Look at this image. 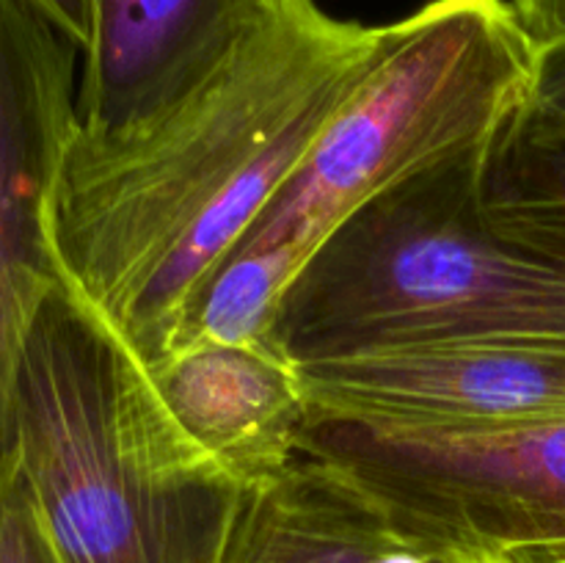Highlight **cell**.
<instances>
[{"label": "cell", "instance_id": "obj_1", "mask_svg": "<svg viewBox=\"0 0 565 563\" xmlns=\"http://www.w3.org/2000/svg\"><path fill=\"white\" fill-rule=\"evenodd\" d=\"M386 25L270 0L230 59L114 138L72 136L53 202L64 279L143 368L384 47Z\"/></svg>", "mask_w": 565, "mask_h": 563}, {"label": "cell", "instance_id": "obj_2", "mask_svg": "<svg viewBox=\"0 0 565 563\" xmlns=\"http://www.w3.org/2000/svg\"><path fill=\"white\" fill-rule=\"evenodd\" d=\"M11 417L53 563H224L243 489L66 279L28 331Z\"/></svg>", "mask_w": 565, "mask_h": 563}, {"label": "cell", "instance_id": "obj_3", "mask_svg": "<svg viewBox=\"0 0 565 563\" xmlns=\"http://www.w3.org/2000/svg\"><path fill=\"white\" fill-rule=\"evenodd\" d=\"M489 144L381 193L326 237L281 301L274 340L285 357L309 364L408 348L565 351V259L486 224Z\"/></svg>", "mask_w": 565, "mask_h": 563}, {"label": "cell", "instance_id": "obj_4", "mask_svg": "<svg viewBox=\"0 0 565 563\" xmlns=\"http://www.w3.org/2000/svg\"><path fill=\"white\" fill-rule=\"evenodd\" d=\"M533 72L511 0H430L390 22L375 64L230 254L290 248L307 265L375 196L486 147L530 99Z\"/></svg>", "mask_w": 565, "mask_h": 563}, {"label": "cell", "instance_id": "obj_5", "mask_svg": "<svg viewBox=\"0 0 565 563\" xmlns=\"http://www.w3.org/2000/svg\"><path fill=\"white\" fill-rule=\"evenodd\" d=\"M301 453L345 469L395 524L450 561L565 546V419L439 431L312 414Z\"/></svg>", "mask_w": 565, "mask_h": 563}, {"label": "cell", "instance_id": "obj_6", "mask_svg": "<svg viewBox=\"0 0 565 563\" xmlns=\"http://www.w3.org/2000/svg\"><path fill=\"white\" fill-rule=\"evenodd\" d=\"M25 0H0V478L14 464V384L36 312L64 282L53 202L77 127L75 59Z\"/></svg>", "mask_w": 565, "mask_h": 563}, {"label": "cell", "instance_id": "obj_7", "mask_svg": "<svg viewBox=\"0 0 565 563\" xmlns=\"http://www.w3.org/2000/svg\"><path fill=\"white\" fill-rule=\"evenodd\" d=\"M298 368L318 417L439 431L565 419V351L555 348H408Z\"/></svg>", "mask_w": 565, "mask_h": 563}, {"label": "cell", "instance_id": "obj_8", "mask_svg": "<svg viewBox=\"0 0 565 563\" xmlns=\"http://www.w3.org/2000/svg\"><path fill=\"white\" fill-rule=\"evenodd\" d=\"M270 0H92L77 81L81 138H114L207 81Z\"/></svg>", "mask_w": 565, "mask_h": 563}, {"label": "cell", "instance_id": "obj_9", "mask_svg": "<svg viewBox=\"0 0 565 563\" xmlns=\"http://www.w3.org/2000/svg\"><path fill=\"white\" fill-rule=\"evenodd\" d=\"M147 373L188 439L243 491L301 456L312 403L301 368L276 346L191 342Z\"/></svg>", "mask_w": 565, "mask_h": 563}, {"label": "cell", "instance_id": "obj_10", "mask_svg": "<svg viewBox=\"0 0 565 563\" xmlns=\"http://www.w3.org/2000/svg\"><path fill=\"white\" fill-rule=\"evenodd\" d=\"M224 563H461L412 539L334 461L301 456L243 491Z\"/></svg>", "mask_w": 565, "mask_h": 563}, {"label": "cell", "instance_id": "obj_11", "mask_svg": "<svg viewBox=\"0 0 565 563\" xmlns=\"http://www.w3.org/2000/svg\"><path fill=\"white\" fill-rule=\"evenodd\" d=\"M483 219L497 235L565 259V116L522 105L480 169Z\"/></svg>", "mask_w": 565, "mask_h": 563}, {"label": "cell", "instance_id": "obj_12", "mask_svg": "<svg viewBox=\"0 0 565 563\" xmlns=\"http://www.w3.org/2000/svg\"><path fill=\"white\" fill-rule=\"evenodd\" d=\"M301 268L290 248L230 254L188 304L171 353L191 342L276 346V318Z\"/></svg>", "mask_w": 565, "mask_h": 563}, {"label": "cell", "instance_id": "obj_13", "mask_svg": "<svg viewBox=\"0 0 565 563\" xmlns=\"http://www.w3.org/2000/svg\"><path fill=\"white\" fill-rule=\"evenodd\" d=\"M0 563H53L17 458L0 478Z\"/></svg>", "mask_w": 565, "mask_h": 563}, {"label": "cell", "instance_id": "obj_14", "mask_svg": "<svg viewBox=\"0 0 565 563\" xmlns=\"http://www.w3.org/2000/svg\"><path fill=\"white\" fill-rule=\"evenodd\" d=\"M530 99L552 114L565 116V36L535 47Z\"/></svg>", "mask_w": 565, "mask_h": 563}, {"label": "cell", "instance_id": "obj_15", "mask_svg": "<svg viewBox=\"0 0 565 563\" xmlns=\"http://www.w3.org/2000/svg\"><path fill=\"white\" fill-rule=\"evenodd\" d=\"M36 14H42L61 36L70 39L77 50H86L92 39V0H25Z\"/></svg>", "mask_w": 565, "mask_h": 563}, {"label": "cell", "instance_id": "obj_16", "mask_svg": "<svg viewBox=\"0 0 565 563\" xmlns=\"http://www.w3.org/2000/svg\"><path fill=\"white\" fill-rule=\"evenodd\" d=\"M511 6L535 47L565 36V0H511Z\"/></svg>", "mask_w": 565, "mask_h": 563}, {"label": "cell", "instance_id": "obj_17", "mask_svg": "<svg viewBox=\"0 0 565 563\" xmlns=\"http://www.w3.org/2000/svg\"><path fill=\"white\" fill-rule=\"evenodd\" d=\"M527 555L539 557L544 563H565V546H557V550H533Z\"/></svg>", "mask_w": 565, "mask_h": 563}, {"label": "cell", "instance_id": "obj_18", "mask_svg": "<svg viewBox=\"0 0 565 563\" xmlns=\"http://www.w3.org/2000/svg\"><path fill=\"white\" fill-rule=\"evenodd\" d=\"M502 563H544V561H539V557L527 555V552H516V555L505 557V561H502Z\"/></svg>", "mask_w": 565, "mask_h": 563}]
</instances>
